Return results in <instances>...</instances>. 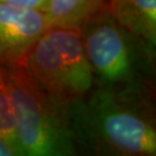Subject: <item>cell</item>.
<instances>
[{"instance_id":"1","label":"cell","mask_w":156,"mask_h":156,"mask_svg":"<svg viewBox=\"0 0 156 156\" xmlns=\"http://www.w3.org/2000/svg\"><path fill=\"white\" fill-rule=\"evenodd\" d=\"M79 154L156 155V125L151 97L95 87L68 106Z\"/></svg>"},{"instance_id":"6","label":"cell","mask_w":156,"mask_h":156,"mask_svg":"<svg viewBox=\"0 0 156 156\" xmlns=\"http://www.w3.org/2000/svg\"><path fill=\"white\" fill-rule=\"evenodd\" d=\"M108 9L124 28L156 53V0H108Z\"/></svg>"},{"instance_id":"3","label":"cell","mask_w":156,"mask_h":156,"mask_svg":"<svg viewBox=\"0 0 156 156\" xmlns=\"http://www.w3.org/2000/svg\"><path fill=\"white\" fill-rule=\"evenodd\" d=\"M2 66L22 155H79L68 108L48 94L20 62Z\"/></svg>"},{"instance_id":"10","label":"cell","mask_w":156,"mask_h":156,"mask_svg":"<svg viewBox=\"0 0 156 156\" xmlns=\"http://www.w3.org/2000/svg\"><path fill=\"white\" fill-rule=\"evenodd\" d=\"M0 156H22L19 146L0 136Z\"/></svg>"},{"instance_id":"9","label":"cell","mask_w":156,"mask_h":156,"mask_svg":"<svg viewBox=\"0 0 156 156\" xmlns=\"http://www.w3.org/2000/svg\"><path fill=\"white\" fill-rule=\"evenodd\" d=\"M0 4L21 7V8L39 9V11H43L46 13L48 0H0Z\"/></svg>"},{"instance_id":"2","label":"cell","mask_w":156,"mask_h":156,"mask_svg":"<svg viewBox=\"0 0 156 156\" xmlns=\"http://www.w3.org/2000/svg\"><path fill=\"white\" fill-rule=\"evenodd\" d=\"M95 87L151 97L155 55L105 7L79 29Z\"/></svg>"},{"instance_id":"5","label":"cell","mask_w":156,"mask_h":156,"mask_svg":"<svg viewBox=\"0 0 156 156\" xmlns=\"http://www.w3.org/2000/svg\"><path fill=\"white\" fill-rule=\"evenodd\" d=\"M51 27L45 12L0 4V65L21 62Z\"/></svg>"},{"instance_id":"7","label":"cell","mask_w":156,"mask_h":156,"mask_svg":"<svg viewBox=\"0 0 156 156\" xmlns=\"http://www.w3.org/2000/svg\"><path fill=\"white\" fill-rule=\"evenodd\" d=\"M108 7V0H48L46 14L52 27L80 29Z\"/></svg>"},{"instance_id":"4","label":"cell","mask_w":156,"mask_h":156,"mask_svg":"<svg viewBox=\"0 0 156 156\" xmlns=\"http://www.w3.org/2000/svg\"><path fill=\"white\" fill-rule=\"evenodd\" d=\"M20 62L48 94L67 108L95 88L78 29L49 28Z\"/></svg>"},{"instance_id":"8","label":"cell","mask_w":156,"mask_h":156,"mask_svg":"<svg viewBox=\"0 0 156 156\" xmlns=\"http://www.w3.org/2000/svg\"><path fill=\"white\" fill-rule=\"evenodd\" d=\"M0 136L4 139L9 140L19 146L16 139L13 108H12L11 98H9L7 84H6L2 65H0Z\"/></svg>"}]
</instances>
